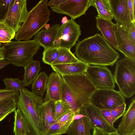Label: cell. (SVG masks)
I'll return each mask as SVG.
<instances>
[{
    "mask_svg": "<svg viewBox=\"0 0 135 135\" xmlns=\"http://www.w3.org/2000/svg\"><path fill=\"white\" fill-rule=\"evenodd\" d=\"M53 0H51L47 4L48 6H50V7L52 6L53 5Z\"/></svg>",
    "mask_w": 135,
    "mask_h": 135,
    "instance_id": "48",
    "label": "cell"
},
{
    "mask_svg": "<svg viewBox=\"0 0 135 135\" xmlns=\"http://www.w3.org/2000/svg\"><path fill=\"white\" fill-rule=\"evenodd\" d=\"M25 72L23 81L25 86L32 84L36 78L41 69L40 63L37 60H32L24 67Z\"/></svg>",
    "mask_w": 135,
    "mask_h": 135,
    "instance_id": "22",
    "label": "cell"
},
{
    "mask_svg": "<svg viewBox=\"0 0 135 135\" xmlns=\"http://www.w3.org/2000/svg\"><path fill=\"white\" fill-rule=\"evenodd\" d=\"M85 73L97 89H114V75L106 66L88 65Z\"/></svg>",
    "mask_w": 135,
    "mask_h": 135,
    "instance_id": "8",
    "label": "cell"
},
{
    "mask_svg": "<svg viewBox=\"0 0 135 135\" xmlns=\"http://www.w3.org/2000/svg\"><path fill=\"white\" fill-rule=\"evenodd\" d=\"M128 135H135V132H134Z\"/></svg>",
    "mask_w": 135,
    "mask_h": 135,
    "instance_id": "51",
    "label": "cell"
},
{
    "mask_svg": "<svg viewBox=\"0 0 135 135\" xmlns=\"http://www.w3.org/2000/svg\"><path fill=\"white\" fill-rule=\"evenodd\" d=\"M76 44L74 55L88 65L112 66L120 57L119 53L100 34L78 41Z\"/></svg>",
    "mask_w": 135,
    "mask_h": 135,
    "instance_id": "1",
    "label": "cell"
},
{
    "mask_svg": "<svg viewBox=\"0 0 135 135\" xmlns=\"http://www.w3.org/2000/svg\"><path fill=\"white\" fill-rule=\"evenodd\" d=\"M3 81L5 85V89L9 90L20 91L26 86L24 81L18 78H6Z\"/></svg>",
    "mask_w": 135,
    "mask_h": 135,
    "instance_id": "29",
    "label": "cell"
},
{
    "mask_svg": "<svg viewBox=\"0 0 135 135\" xmlns=\"http://www.w3.org/2000/svg\"><path fill=\"white\" fill-rule=\"evenodd\" d=\"M61 42V40L60 37L58 35L57 36L54 42V47H59Z\"/></svg>",
    "mask_w": 135,
    "mask_h": 135,
    "instance_id": "42",
    "label": "cell"
},
{
    "mask_svg": "<svg viewBox=\"0 0 135 135\" xmlns=\"http://www.w3.org/2000/svg\"><path fill=\"white\" fill-rule=\"evenodd\" d=\"M5 49L3 46L2 47L0 46V54H4Z\"/></svg>",
    "mask_w": 135,
    "mask_h": 135,
    "instance_id": "47",
    "label": "cell"
},
{
    "mask_svg": "<svg viewBox=\"0 0 135 135\" xmlns=\"http://www.w3.org/2000/svg\"><path fill=\"white\" fill-rule=\"evenodd\" d=\"M117 46L116 49L125 56L135 61V45L130 41L125 30L117 23L113 27Z\"/></svg>",
    "mask_w": 135,
    "mask_h": 135,
    "instance_id": "14",
    "label": "cell"
},
{
    "mask_svg": "<svg viewBox=\"0 0 135 135\" xmlns=\"http://www.w3.org/2000/svg\"><path fill=\"white\" fill-rule=\"evenodd\" d=\"M16 32L7 24L4 19L0 20V46L10 42L14 38Z\"/></svg>",
    "mask_w": 135,
    "mask_h": 135,
    "instance_id": "28",
    "label": "cell"
},
{
    "mask_svg": "<svg viewBox=\"0 0 135 135\" xmlns=\"http://www.w3.org/2000/svg\"><path fill=\"white\" fill-rule=\"evenodd\" d=\"M17 108L25 118L29 127L28 135H44L46 129L38 116L37 110L43 99L26 88L20 91Z\"/></svg>",
    "mask_w": 135,
    "mask_h": 135,
    "instance_id": "3",
    "label": "cell"
},
{
    "mask_svg": "<svg viewBox=\"0 0 135 135\" xmlns=\"http://www.w3.org/2000/svg\"><path fill=\"white\" fill-rule=\"evenodd\" d=\"M90 6V0H66L58 6L50 7L53 12L66 15L74 20L85 15Z\"/></svg>",
    "mask_w": 135,
    "mask_h": 135,
    "instance_id": "10",
    "label": "cell"
},
{
    "mask_svg": "<svg viewBox=\"0 0 135 135\" xmlns=\"http://www.w3.org/2000/svg\"><path fill=\"white\" fill-rule=\"evenodd\" d=\"M90 6L96 9L98 13L96 17L111 21L113 18L108 0H90Z\"/></svg>",
    "mask_w": 135,
    "mask_h": 135,
    "instance_id": "24",
    "label": "cell"
},
{
    "mask_svg": "<svg viewBox=\"0 0 135 135\" xmlns=\"http://www.w3.org/2000/svg\"><path fill=\"white\" fill-rule=\"evenodd\" d=\"M62 134H56V135H62Z\"/></svg>",
    "mask_w": 135,
    "mask_h": 135,
    "instance_id": "52",
    "label": "cell"
},
{
    "mask_svg": "<svg viewBox=\"0 0 135 135\" xmlns=\"http://www.w3.org/2000/svg\"><path fill=\"white\" fill-rule=\"evenodd\" d=\"M96 27L101 32L102 36L109 45L116 49L117 45L113 27L114 23L111 20L95 17Z\"/></svg>",
    "mask_w": 135,
    "mask_h": 135,
    "instance_id": "18",
    "label": "cell"
},
{
    "mask_svg": "<svg viewBox=\"0 0 135 135\" xmlns=\"http://www.w3.org/2000/svg\"><path fill=\"white\" fill-rule=\"evenodd\" d=\"M48 77L45 72L40 73L32 84V92L42 97L46 90Z\"/></svg>",
    "mask_w": 135,
    "mask_h": 135,
    "instance_id": "26",
    "label": "cell"
},
{
    "mask_svg": "<svg viewBox=\"0 0 135 135\" xmlns=\"http://www.w3.org/2000/svg\"><path fill=\"white\" fill-rule=\"evenodd\" d=\"M92 135H93V134H92Z\"/></svg>",
    "mask_w": 135,
    "mask_h": 135,
    "instance_id": "53",
    "label": "cell"
},
{
    "mask_svg": "<svg viewBox=\"0 0 135 135\" xmlns=\"http://www.w3.org/2000/svg\"><path fill=\"white\" fill-rule=\"evenodd\" d=\"M68 20L66 16L62 18L61 22L62 24L66 23L68 21Z\"/></svg>",
    "mask_w": 135,
    "mask_h": 135,
    "instance_id": "45",
    "label": "cell"
},
{
    "mask_svg": "<svg viewBox=\"0 0 135 135\" xmlns=\"http://www.w3.org/2000/svg\"><path fill=\"white\" fill-rule=\"evenodd\" d=\"M86 116L81 113L77 114H75L73 118V120H76L79 119L83 117Z\"/></svg>",
    "mask_w": 135,
    "mask_h": 135,
    "instance_id": "44",
    "label": "cell"
},
{
    "mask_svg": "<svg viewBox=\"0 0 135 135\" xmlns=\"http://www.w3.org/2000/svg\"><path fill=\"white\" fill-rule=\"evenodd\" d=\"M4 59V54H0V60Z\"/></svg>",
    "mask_w": 135,
    "mask_h": 135,
    "instance_id": "50",
    "label": "cell"
},
{
    "mask_svg": "<svg viewBox=\"0 0 135 135\" xmlns=\"http://www.w3.org/2000/svg\"><path fill=\"white\" fill-rule=\"evenodd\" d=\"M47 0H41L29 12L25 20L16 33L17 41L28 40L44 27L49 20L51 12Z\"/></svg>",
    "mask_w": 135,
    "mask_h": 135,
    "instance_id": "4",
    "label": "cell"
},
{
    "mask_svg": "<svg viewBox=\"0 0 135 135\" xmlns=\"http://www.w3.org/2000/svg\"><path fill=\"white\" fill-rule=\"evenodd\" d=\"M44 27L45 29H48L50 27V25L49 24H46L44 26Z\"/></svg>",
    "mask_w": 135,
    "mask_h": 135,
    "instance_id": "49",
    "label": "cell"
},
{
    "mask_svg": "<svg viewBox=\"0 0 135 135\" xmlns=\"http://www.w3.org/2000/svg\"><path fill=\"white\" fill-rule=\"evenodd\" d=\"M126 104L124 103L113 109H110L115 121L122 116L126 111Z\"/></svg>",
    "mask_w": 135,
    "mask_h": 135,
    "instance_id": "35",
    "label": "cell"
},
{
    "mask_svg": "<svg viewBox=\"0 0 135 135\" xmlns=\"http://www.w3.org/2000/svg\"><path fill=\"white\" fill-rule=\"evenodd\" d=\"M75 114V113L70 109L57 120L56 122L60 123L67 122L71 119Z\"/></svg>",
    "mask_w": 135,
    "mask_h": 135,
    "instance_id": "38",
    "label": "cell"
},
{
    "mask_svg": "<svg viewBox=\"0 0 135 135\" xmlns=\"http://www.w3.org/2000/svg\"><path fill=\"white\" fill-rule=\"evenodd\" d=\"M99 110L101 114L106 121L111 126L114 127V124L116 121L112 114L110 110L102 109Z\"/></svg>",
    "mask_w": 135,
    "mask_h": 135,
    "instance_id": "36",
    "label": "cell"
},
{
    "mask_svg": "<svg viewBox=\"0 0 135 135\" xmlns=\"http://www.w3.org/2000/svg\"><path fill=\"white\" fill-rule=\"evenodd\" d=\"M125 30L129 40L135 45V22H132Z\"/></svg>",
    "mask_w": 135,
    "mask_h": 135,
    "instance_id": "37",
    "label": "cell"
},
{
    "mask_svg": "<svg viewBox=\"0 0 135 135\" xmlns=\"http://www.w3.org/2000/svg\"><path fill=\"white\" fill-rule=\"evenodd\" d=\"M90 102L99 110L111 109L125 103V101L119 91L114 89H97L91 96Z\"/></svg>",
    "mask_w": 135,
    "mask_h": 135,
    "instance_id": "7",
    "label": "cell"
},
{
    "mask_svg": "<svg viewBox=\"0 0 135 135\" xmlns=\"http://www.w3.org/2000/svg\"><path fill=\"white\" fill-rule=\"evenodd\" d=\"M80 113L86 116L94 127L100 128L107 133L117 130L106 121L98 109L91 104L83 106Z\"/></svg>",
    "mask_w": 135,
    "mask_h": 135,
    "instance_id": "15",
    "label": "cell"
},
{
    "mask_svg": "<svg viewBox=\"0 0 135 135\" xmlns=\"http://www.w3.org/2000/svg\"><path fill=\"white\" fill-rule=\"evenodd\" d=\"M108 135H120L118 132L117 130L111 132L107 133Z\"/></svg>",
    "mask_w": 135,
    "mask_h": 135,
    "instance_id": "46",
    "label": "cell"
},
{
    "mask_svg": "<svg viewBox=\"0 0 135 135\" xmlns=\"http://www.w3.org/2000/svg\"><path fill=\"white\" fill-rule=\"evenodd\" d=\"M73 118L65 123L56 122L51 124L46 129L44 135H55L67 133L70 125L73 121Z\"/></svg>",
    "mask_w": 135,
    "mask_h": 135,
    "instance_id": "27",
    "label": "cell"
},
{
    "mask_svg": "<svg viewBox=\"0 0 135 135\" xmlns=\"http://www.w3.org/2000/svg\"><path fill=\"white\" fill-rule=\"evenodd\" d=\"M57 48L58 56L51 65L75 62L79 61L70 49L60 46Z\"/></svg>",
    "mask_w": 135,
    "mask_h": 135,
    "instance_id": "25",
    "label": "cell"
},
{
    "mask_svg": "<svg viewBox=\"0 0 135 135\" xmlns=\"http://www.w3.org/2000/svg\"><path fill=\"white\" fill-rule=\"evenodd\" d=\"M116 63L115 83L124 97L129 98L135 93V61L125 57Z\"/></svg>",
    "mask_w": 135,
    "mask_h": 135,
    "instance_id": "6",
    "label": "cell"
},
{
    "mask_svg": "<svg viewBox=\"0 0 135 135\" xmlns=\"http://www.w3.org/2000/svg\"><path fill=\"white\" fill-rule=\"evenodd\" d=\"M18 99H13L0 107V122L16 109Z\"/></svg>",
    "mask_w": 135,
    "mask_h": 135,
    "instance_id": "31",
    "label": "cell"
},
{
    "mask_svg": "<svg viewBox=\"0 0 135 135\" xmlns=\"http://www.w3.org/2000/svg\"><path fill=\"white\" fill-rule=\"evenodd\" d=\"M59 54L57 47L44 50L42 53V61L45 64L51 65Z\"/></svg>",
    "mask_w": 135,
    "mask_h": 135,
    "instance_id": "32",
    "label": "cell"
},
{
    "mask_svg": "<svg viewBox=\"0 0 135 135\" xmlns=\"http://www.w3.org/2000/svg\"><path fill=\"white\" fill-rule=\"evenodd\" d=\"M88 65L81 61L66 64L50 65L55 72L61 76L85 73Z\"/></svg>",
    "mask_w": 135,
    "mask_h": 135,
    "instance_id": "19",
    "label": "cell"
},
{
    "mask_svg": "<svg viewBox=\"0 0 135 135\" xmlns=\"http://www.w3.org/2000/svg\"><path fill=\"white\" fill-rule=\"evenodd\" d=\"M10 63L9 61L4 59L0 60V70Z\"/></svg>",
    "mask_w": 135,
    "mask_h": 135,
    "instance_id": "41",
    "label": "cell"
},
{
    "mask_svg": "<svg viewBox=\"0 0 135 135\" xmlns=\"http://www.w3.org/2000/svg\"><path fill=\"white\" fill-rule=\"evenodd\" d=\"M117 129L120 135H128L135 132V98L131 100L128 108L122 116Z\"/></svg>",
    "mask_w": 135,
    "mask_h": 135,
    "instance_id": "16",
    "label": "cell"
},
{
    "mask_svg": "<svg viewBox=\"0 0 135 135\" xmlns=\"http://www.w3.org/2000/svg\"><path fill=\"white\" fill-rule=\"evenodd\" d=\"M70 109L69 105L63 100H59L55 102V120L56 121Z\"/></svg>",
    "mask_w": 135,
    "mask_h": 135,
    "instance_id": "33",
    "label": "cell"
},
{
    "mask_svg": "<svg viewBox=\"0 0 135 135\" xmlns=\"http://www.w3.org/2000/svg\"><path fill=\"white\" fill-rule=\"evenodd\" d=\"M3 46L4 59L16 66L23 67L33 60L41 46L34 39L11 41Z\"/></svg>",
    "mask_w": 135,
    "mask_h": 135,
    "instance_id": "5",
    "label": "cell"
},
{
    "mask_svg": "<svg viewBox=\"0 0 135 135\" xmlns=\"http://www.w3.org/2000/svg\"><path fill=\"white\" fill-rule=\"evenodd\" d=\"M14 113V135H28L30 130L28 124L25 118L18 109H16Z\"/></svg>",
    "mask_w": 135,
    "mask_h": 135,
    "instance_id": "23",
    "label": "cell"
},
{
    "mask_svg": "<svg viewBox=\"0 0 135 135\" xmlns=\"http://www.w3.org/2000/svg\"><path fill=\"white\" fill-rule=\"evenodd\" d=\"M128 6L132 22H135V12L133 8L132 0H128Z\"/></svg>",
    "mask_w": 135,
    "mask_h": 135,
    "instance_id": "39",
    "label": "cell"
},
{
    "mask_svg": "<svg viewBox=\"0 0 135 135\" xmlns=\"http://www.w3.org/2000/svg\"><path fill=\"white\" fill-rule=\"evenodd\" d=\"M94 126L87 117L73 121L70 125L67 133L69 135H92L91 131Z\"/></svg>",
    "mask_w": 135,
    "mask_h": 135,
    "instance_id": "21",
    "label": "cell"
},
{
    "mask_svg": "<svg viewBox=\"0 0 135 135\" xmlns=\"http://www.w3.org/2000/svg\"><path fill=\"white\" fill-rule=\"evenodd\" d=\"M93 134L94 135H108L107 132L97 127H95L94 128Z\"/></svg>",
    "mask_w": 135,
    "mask_h": 135,
    "instance_id": "40",
    "label": "cell"
},
{
    "mask_svg": "<svg viewBox=\"0 0 135 135\" xmlns=\"http://www.w3.org/2000/svg\"><path fill=\"white\" fill-rule=\"evenodd\" d=\"M26 0H14L4 20L16 33L25 20L29 13Z\"/></svg>",
    "mask_w": 135,
    "mask_h": 135,
    "instance_id": "9",
    "label": "cell"
},
{
    "mask_svg": "<svg viewBox=\"0 0 135 135\" xmlns=\"http://www.w3.org/2000/svg\"><path fill=\"white\" fill-rule=\"evenodd\" d=\"M55 103L52 101L44 102L38 109V116L46 130L56 122L55 118Z\"/></svg>",
    "mask_w": 135,
    "mask_h": 135,
    "instance_id": "20",
    "label": "cell"
},
{
    "mask_svg": "<svg viewBox=\"0 0 135 135\" xmlns=\"http://www.w3.org/2000/svg\"><path fill=\"white\" fill-rule=\"evenodd\" d=\"M81 34L80 26L71 19L60 26L58 35L61 42L59 46L69 49L75 45Z\"/></svg>",
    "mask_w": 135,
    "mask_h": 135,
    "instance_id": "11",
    "label": "cell"
},
{
    "mask_svg": "<svg viewBox=\"0 0 135 135\" xmlns=\"http://www.w3.org/2000/svg\"><path fill=\"white\" fill-rule=\"evenodd\" d=\"M60 26L53 25L47 30L42 29L35 35L34 39L45 50L54 48V42L58 36Z\"/></svg>",
    "mask_w": 135,
    "mask_h": 135,
    "instance_id": "17",
    "label": "cell"
},
{
    "mask_svg": "<svg viewBox=\"0 0 135 135\" xmlns=\"http://www.w3.org/2000/svg\"><path fill=\"white\" fill-rule=\"evenodd\" d=\"M14 0H0V20H3Z\"/></svg>",
    "mask_w": 135,
    "mask_h": 135,
    "instance_id": "34",
    "label": "cell"
},
{
    "mask_svg": "<svg viewBox=\"0 0 135 135\" xmlns=\"http://www.w3.org/2000/svg\"><path fill=\"white\" fill-rule=\"evenodd\" d=\"M64 83L62 100L76 114L83 106L91 104V96L97 89L85 73L61 76Z\"/></svg>",
    "mask_w": 135,
    "mask_h": 135,
    "instance_id": "2",
    "label": "cell"
},
{
    "mask_svg": "<svg viewBox=\"0 0 135 135\" xmlns=\"http://www.w3.org/2000/svg\"><path fill=\"white\" fill-rule=\"evenodd\" d=\"M20 93V91L9 90L5 89H0V107L13 99H18Z\"/></svg>",
    "mask_w": 135,
    "mask_h": 135,
    "instance_id": "30",
    "label": "cell"
},
{
    "mask_svg": "<svg viewBox=\"0 0 135 135\" xmlns=\"http://www.w3.org/2000/svg\"><path fill=\"white\" fill-rule=\"evenodd\" d=\"M111 12L117 24L126 30L132 22L128 0H108Z\"/></svg>",
    "mask_w": 135,
    "mask_h": 135,
    "instance_id": "13",
    "label": "cell"
},
{
    "mask_svg": "<svg viewBox=\"0 0 135 135\" xmlns=\"http://www.w3.org/2000/svg\"><path fill=\"white\" fill-rule=\"evenodd\" d=\"M66 0H53V5L52 6H58L63 2L65 1Z\"/></svg>",
    "mask_w": 135,
    "mask_h": 135,
    "instance_id": "43",
    "label": "cell"
},
{
    "mask_svg": "<svg viewBox=\"0 0 135 135\" xmlns=\"http://www.w3.org/2000/svg\"><path fill=\"white\" fill-rule=\"evenodd\" d=\"M64 89V83L61 76L57 72L52 73L48 78L44 102L49 101L55 102L62 100Z\"/></svg>",
    "mask_w": 135,
    "mask_h": 135,
    "instance_id": "12",
    "label": "cell"
}]
</instances>
